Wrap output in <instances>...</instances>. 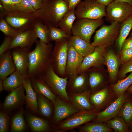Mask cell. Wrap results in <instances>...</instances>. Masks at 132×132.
I'll return each mask as SVG.
<instances>
[{
  "instance_id": "obj_51",
  "label": "cell",
  "mask_w": 132,
  "mask_h": 132,
  "mask_svg": "<svg viewBox=\"0 0 132 132\" xmlns=\"http://www.w3.org/2000/svg\"><path fill=\"white\" fill-rule=\"evenodd\" d=\"M115 1L128 3L132 6V0H115Z\"/></svg>"
},
{
  "instance_id": "obj_54",
  "label": "cell",
  "mask_w": 132,
  "mask_h": 132,
  "mask_svg": "<svg viewBox=\"0 0 132 132\" xmlns=\"http://www.w3.org/2000/svg\"><path fill=\"white\" fill-rule=\"evenodd\" d=\"M130 132H132V127L129 128Z\"/></svg>"
},
{
  "instance_id": "obj_50",
  "label": "cell",
  "mask_w": 132,
  "mask_h": 132,
  "mask_svg": "<svg viewBox=\"0 0 132 132\" xmlns=\"http://www.w3.org/2000/svg\"><path fill=\"white\" fill-rule=\"evenodd\" d=\"M22 0H11L10 4L14 10H15V6L19 3Z\"/></svg>"
},
{
  "instance_id": "obj_39",
  "label": "cell",
  "mask_w": 132,
  "mask_h": 132,
  "mask_svg": "<svg viewBox=\"0 0 132 132\" xmlns=\"http://www.w3.org/2000/svg\"><path fill=\"white\" fill-rule=\"evenodd\" d=\"M0 30L5 35L13 38L19 32L8 23L3 17H0Z\"/></svg>"
},
{
  "instance_id": "obj_19",
  "label": "cell",
  "mask_w": 132,
  "mask_h": 132,
  "mask_svg": "<svg viewBox=\"0 0 132 132\" xmlns=\"http://www.w3.org/2000/svg\"><path fill=\"white\" fill-rule=\"evenodd\" d=\"M91 92L89 89L78 93H68L70 102L79 110L95 109L90 101Z\"/></svg>"
},
{
  "instance_id": "obj_6",
  "label": "cell",
  "mask_w": 132,
  "mask_h": 132,
  "mask_svg": "<svg viewBox=\"0 0 132 132\" xmlns=\"http://www.w3.org/2000/svg\"><path fill=\"white\" fill-rule=\"evenodd\" d=\"M41 77L56 96L70 102L66 91L68 79L67 77H62L58 76L54 71L51 64Z\"/></svg>"
},
{
  "instance_id": "obj_20",
  "label": "cell",
  "mask_w": 132,
  "mask_h": 132,
  "mask_svg": "<svg viewBox=\"0 0 132 132\" xmlns=\"http://www.w3.org/2000/svg\"><path fill=\"white\" fill-rule=\"evenodd\" d=\"M83 57L72 46H69L66 70V76L68 79L75 74L82 62Z\"/></svg>"
},
{
  "instance_id": "obj_23",
  "label": "cell",
  "mask_w": 132,
  "mask_h": 132,
  "mask_svg": "<svg viewBox=\"0 0 132 132\" xmlns=\"http://www.w3.org/2000/svg\"><path fill=\"white\" fill-rule=\"evenodd\" d=\"M16 70L11 50L0 55V79L3 80Z\"/></svg>"
},
{
  "instance_id": "obj_46",
  "label": "cell",
  "mask_w": 132,
  "mask_h": 132,
  "mask_svg": "<svg viewBox=\"0 0 132 132\" xmlns=\"http://www.w3.org/2000/svg\"><path fill=\"white\" fill-rule=\"evenodd\" d=\"M11 0H0V3L3 7L4 12L14 11L10 5Z\"/></svg>"
},
{
  "instance_id": "obj_41",
  "label": "cell",
  "mask_w": 132,
  "mask_h": 132,
  "mask_svg": "<svg viewBox=\"0 0 132 132\" xmlns=\"http://www.w3.org/2000/svg\"><path fill=\"white\" fill-rule=\"evenodd\" d=\"M6 112L3 110L0 112V132H6L8 129L10 117Z\"/></svg>"
},
{
  "instance_id": "obj_29",
  "label": "cell",
  "mask_w": 132,
  "mask_h": 132,
  "mask_svg": "<svg viewBox=\"0 0 132 132\" xmlns=\"http://www.w3.org/2000/svg\"><path fill=\"white\" fill-rule=\"evenodd\" d=\"M75 9L69 10L60 22L58 27L67 34L71 36L73 25L77 18Z\"/></svg>"
},
{
  "instance_id": "obj_27",
  "label": "cell",
  "mask_w": 132,
  "mask_h": 132,
  "mask_svg": "<svg viewBox=\"0 0 132 132\" xmlns=\"http://www.w3.org/2000/svg\"><path fill=\"white\" fill-rule=\"evenodd\" d=\"M38 113L46 119L51 120L54 111L53 102L43 96L37 93Z\"/></svg>"
},
{
  "instance_id": "obj_37",
  "label": "cell",
  "mask_w": 132,
  "mask_h": 132,
  "mask_svg": "<svg viewBox=\"0 0 132 132\" xmlns=\"http://www.w3.org/2000/svg\"><path fill=\"white\" fill-rule=\"evenodd\" d=\"M11 126V132H21L24 130L26 124L23 111L18 112L13 116Z\"/></svg>"
},
{
  "instance_id": "obj_38",
  "label": "cell",
  "mask_w": 132,
  "mask_h": 132,
  "mask_svg": "<svg viewBox=\"0 0 132 132\" xmlns=\"http://www.w3.org/2000/svg\"><path fill=\"white\" fill-rule=\"evenodd\" d=\"M49 38L50 42H55L69 38L71 36L58 27L49 26Z\"/></svg>"
},
{
  "instance_id": "obj_8",
  "label": "cell",
  "mask_w": 132,
  "mask_h": 132,
  "mask_svg": "<svg viewBox=\"0 0 132 132\" xmlns=\"http://www.w3.org/2000/svg\"><path fill=\"white\" fill-rule=\"evenodd\" d=\"M105 6L98 3L96 0L81 1L75 9L77 19L86 18L97 20L106 16Z\"/></svg>"
},
{
  "instance_id": "obj_22",
  "label": "cell",
  "mask_w": 132,
  "mask_h": 132,
  "mask_svg": "<svg viewBox=\"0 0 132 132\" xmlns=\"http://www.w3.org/2000/svg\"><path fill=\"white\" fill-rule=\"evenodd\" d=\"M27 119L32 131L36 132H57L56 125L51 124L46 120L32 114L27 115Z\"/></svg>"
},
{
  "instance_id": "obj_21",
  "label": "cell",
  "mask_w": 132,
  "mask_h": 132,
  "mask_svg": "<svg viewBox=\"0 0 132 132\" xmlns=\"http://www.w3.org/2000/svg\"><path fill=\"white\" fill-rule=\"evenodd\" d=\"M119 62L117 55L113 50L110 49L105 52L104 64L107 67L109 80L112 84H115L118 75Z\"/></svg>"
},
{
  "instance_id": "obj_34",
  "label": "cell",
  "mask_w": 132,
  "mask_h": 132,
  "mask_svg": "<svg viewBox=\"0 0 132 132\" xmlns=\"http://www.w3.org/2000/svg\"><path fill=\"white\" fill-rule=\"evenodd\" d=\"M88 80L89 89L91 93L101 89L100 87L104 83V78L100 73L92 72L89 74Z\"/></svg>"
},
{
  "instance_id": "obj_26",
  "label": "cell",
  "mask_w": 132,
  "mask_h": 132,
  "mask_svg": "<svg viewBox=\"0 0 132 132\" xmlns=\"http://www.w3.org/2000/svg\"><path fill=\"white\" fill-rule=\"evenodd\" d=\"M26 92L25 101L27 107L33 113H38V106L36 93L33 88L31 79L28 77L23 84Z\"/></svg>"
},
{
  "instance_id": "obj_12",
  "label": "cell",
  "mask_w": 132,
  "mask_h": 132,
  "mask_svg": "<svg viewBox=\"0 0 132 132\" xmlns=\"http://www.w3.org/2000/svg\"><path fill=\"white\" fill-rule=\"evenodd\" d=\"M131 96L132 93L126 91L104 110L98 112L96 118L92 121L105 123L118 116L124 102Z\"/></svg>"
},
{
  "instance_id": "obj_18",
  "label": "cell",
  "mask_w": 132,
  "mask_h": 132,
  "mask_svg": "<svg viewBox=\"0 0 132 132\" xmlns=\"http://www.w3.org/2000/svg\"><path fill=\"white\" fill-rule=\"evenodd\" d=\"M86 72L75 75L68 79L67 87V93H78L89 89L88 76Z\"/></svg>"
},
{
  "instance_id": "obj_35",
  "label": "cell",
  "mask_w": 132,
  "mask_h": 132,
  "mask_svg": "<svg viewBox=\"0 0 132 132\" xmlns=\"http://www.w3.org/2000/svg\"><path fill=\"white\" fill-rule=\"evenodd\" d=\"M105 123L115 132H130L129 127L123 120L118 116Z\"/></svg>"
},
{
  "instance_id": "obj_16",
  "label": "cell",
  "mask_w": 132,
  "mask_h": 132,
  "mask_svg": "<svg viewBox=\"0 0 132 132\" xmlns=\"http://www.w3.org/2000/svg\"><path fill=\"white\" fill-rule=\"evenodd\" d=\"M25 90L22 85L10 92L2 104L3 110L9 112L25 104L26 103Z\"/></svg>"
},
{
  "instance_id": "obj_32",
  "label": "cell",
  "mask_w": 132,
  "mask_h": 132,
  "mask_svg": "<svg viewBox=\"0 0 132 132\" xmlns=\"http://www.w3.org/2000/svg\"><path fill=\"white\" fill-rule=\"evenodd\" d=\"M113 131L106 123L93 121L81 126L79 129L80 132H110Z\"/></svg>"
},
{
  "instance_id": "obj_52",
  "label": "cell",
  "mask_w": 132,
  "mask_h": 132,
  "mask_svg": "<svg viewBox=\"0 0 132 132\" xmlns=\"http://www.w3.org/2000/svg\"><path fill=\"white\" fill-rule=\"evenodd\" d=\"M4 90L3 80L0 79V92H1Z\"/></svg>"
},
{
  "instance_id": "obj_49",
  "label": "cell",
  "mask_w": 132,
  "mask_h": 132,
  "mask_svg": "<svg viewBox=\"0 0 132 132\" xmlns=\"http://www.w3.org/2000/svg\"><path fill=\"white\" fill-rule=\"evenodd\" d=\"M99 4L106 6H108L115 0H96Z\"/></svg>"
},
{
  "instance_id": "obj_40",
  "label": "cell",
  "mask_w": 132,
  "mask_h": 132,
  "mask_svg": "<svg viewBox=\"0 0 132 132\" xmlns=\"http://www.w3.org/2000/svg\"><path fill=\"white\" fill-rule=\"evenodd\" d=\"M15 10L22 12L34 13L36 11L28 0H22L15 6Z\"/></svg>"
},
{
  "instance_id": "obj_33",
  "label": "cell",
  "mask_w": 132,
  "mask_h": 132,
  "mask_svg": "<svg viewBox=\"0 0 132 132\" xmlns=\"http://www.w3.org/2000/svg\"><path fill=\"white\" fill-rule=\"evenodd\" d=\"M132 84V72L126 78L119 80L110 87L118 98L123 94L128 88Z\"/></svg>"
},
{
  "instance_id": "obj_36",
  "label": "cell",
  "mask_w": 132,
  "mask_h": 132,
  "mask_svg": "<svg viewBox=\"0 0 132 132\" xmlns=\"http://www.w3.org/2000/svg\"><path fill=\"white\" fill-rule=\"evenodd\" d=\"M33 28L39 40L46 44L50 42L49 38L48 26L37 20L34 25Z\"/></svg>"
},
{
  "instance_id": "obj_53",
  "label": "cell",
  "mask_w": 132,
  "mask_h": 132,
  "mask_svg": "<svg viewBox=\"0 0 132 132\" xmlns=\"http://www.w3.org/2000/svg\"><path fill=\"white\" fill-rule=\"evenodd\" d=\"M126 91L132 94V84L128 88Z\"/></svg>"
},
{
  "instance_id": "obj_56",
  "label": "cell",
  "mask_w": 132,
  "mask_h": 132,
  "mask_svg": "<svg viewBox=\"0 0 132 132\" xmlns=\"http://www.w3.org/2000/svg\"><path fill=\"white\" fill-rule=\"evenodd\" d=\"M43 0V1L44 2V1H47V0Z\"/></svg>"
},
{
  "instance_id": "obj_7",
  "label": "cell",
  "mask_w": 132,
  "mask_h": 132,
  "mask_svg": "<svg viewBox=\"0 0 132 132\" xmlns=\"http://www.w3.org/2000/svg\"><path fill=\"white\" fill-rule=\"evenodd\" d=\"M121 23L114 22L109 25H103L96 31L93 41L91 43L94 46L107 48L112 45L119 35Z\"/></svg>"
},
{
  "instance_id": "obj_4",
  "label": "cell",
  "mask_w": 132,
  "mask_h": 132,
  "mask_svg": "<svg viewBox=\"0 0 132 132\" xmlns=\"http://www.w3.org/2000/svg\"><path fill=\"white\" fill-rule=\"evenodd\" d=\"M0 17L19 32L33 28L37 19L34 13L14 10L4 12Z\"/></svg>"
},
{
  "instance_id": "obj_43",
  "label": "cell",
  "mask_w": 132,
  "mask_h": 132,
  "mask_svg": "<svg viewBox=\"0 0 132 132\" xmlns=\"http://www.w3.org/2000/svg\"><path fill=\"white\" fill-rule=\"evenodd\" d=\"M120 63L121 64L132 59V48L125 50L121 53Z\"/></svg>"
},
{
  "instance_id": "obj_31",
  "label": "cell",
  "mask_w": 132,
  "mask_h": 132,
  "mask_svg": "<svg viewBox=\"0 0 132 132\" xmlns=\"http://www.w3.org/2000/svg\"><path fill=\"white\" fill-rule=\"evenodd\" d=\"M132 28V15L121 23L120 32L117 40V44L121 52L123 43Z\"/></svg>"
},
{
  "instance_id": "obj_17",
  "label": "cell",
  "mask_w": 132,
  "mask_h": 132,
  "mask_svg": "<svg viewBox=\"0 0 132 132\" xmlns=\"http://www.w3.org/2000/svg\"><path fill=\"white\" fill-rule=\"evenodd\" d=\"M37 38L33 28L19 31L12 38L9 50L16 47L31 48Z\"/></svg>"
},
{
  "instance_id": "obj_1",
  "label": "cell",
  "mask_w": 132,
  "mask_h": 132,
  "mask_svg": "<svg viewBox=\"0 0 132 132\" xmlns=\"http://www.w3.org/2000/svg\"><path fill=\"white\" fill-rule=\"evenodd\" d=\"M35 43L29 56L28 77L30 78L41 76L51 64L53 49L50 42L46 44L39 40Z\"/></svg>"
},
{
  "instance_id": "obj_48",
  "label": "cell",
  "mask_w": 132,
  "mask_h": 132,
  "mask_svg": "<svg viewBox=\"0 0 132 132\" xmlns=\"http://www.w3.org/2000/svg\"><path fill=\"white\" fill-rule=\"evenodd\" d=\"M81 0H66L69 10L75 9Z\"/></svg>"
},
{
  "instance_id": "obj_25",
  "label": "cell",
  "mask_w": 132,
  "mask_h": 132,
  "mask_svg": "<svg viewBox=\"0 0 132 132\" xmlns=\"http://www.w3.org/2000/svg\"><path fill=\"white\" fill-rule=\"evenodd\" d=\"M68 44L69 46H72L83 57L93 52L95 47L90 43L76 35H71L69 37Z\"/></svg>"
},
{
  "instance_id": "obj_3",
  "label": "cell",
  "mask_w": 132,
  "mask_h": 132,
  "mask_svg": "<svg viewBox=\"0 0 132 132\" xmlns=\"http://www.w3.org/2000/svg\"><path fill=\"white\" fill-rule=\"evenodd\" d=\"M98 112L95 109L80 110L56 125L57 132H66L92 121L96 118Z\"/></svg>"
},
{
  "instance_id": "obj_9",
  "label": "cell",
  "mask_w": 132,
  "mask_h": 132,
  "mask_svg": "<svg viewBox=\"0 0 132 132\" xmlns=\"http://www.w3.org/2000/svg\"><path fill=\"white\" fill-rule=\"evenodd\" d=\"M102 19L93 20L86 18L77 19L74 22L72 29V34L78 36L90 43L93 33L98 27L104 23Z\"/></svg>"
},
{
  "instance_id": "obj_45",
  "label": "cell",
  "mask_w": 132,
  "mask_h": 132,
  "mask_svg": "<svg viewBox=\"0 0 132 132\" xmlns=\"http://www.w3.org/2000/svg\"><path fill=\"white\" fill-rule=\"evenodd\" d=\"M132 48V36L127 39H126L123 43L120 53L123 51Z\"/></svg>"
},
{
  "instance_id": "obj_42",
  "label": "cell",
  "mask_w": 132,
  "mask_h": 132,
  "mask_svg": "<svg viewBox=\"0 0 132 132\" xmlns=\"http://www.w3.org/2000/svg\"><path fill=\"white\" fill-rule=\"evenodd\" d=\"M131 72H132V59L122 64L118 73L119 80L124 78L126 76V74Z\"/></svg>"
},
{
  "instance_id": "obj_15",
  "label": "cell",
  "mask_w": 132,
  "mask_h": 132,
  "mask_svg": "<svg viewBox=\"0 0 132 132\" xmlns=\"http://www.w3.org/2000/svg\"><path fill=\"white\" fill-rule=\"evenodd\" d=\"M31 48L16 47L11 50L16 70L27 78L29 66V56Z\"/></svg>"
},
{
  "instance_id": "obj_55",
  "label": "cell",
  "mask_w": 132,
  "mask_h": 132,
  "mask_svg": "<svg viewBox=\"0 0 132 132\" xmlns=\"http://www.w3.org/2000/svg\"><path fill=\"white\" fill-rule=\"evenodd\" d=\"M130 35L131 36H132V32L130 34Z\"/></svg>"
},
{
  "instance_id": "obj_30",
  "label": "cell",
  "mask_w": 132,
  "mask_h": 132,
  "mask_svg": "<svg viewBox=\"0 0 132 132\" xmlns=\"http://www.w3.org/2000/svg\"><path fill=\"white\" fill-rule=\"evenodd\" d=\"M118 116L123 120L129 129L132 127V96L124 102Z\"/></svg>"
},
{
  "instance_id": "obj_28",
  "label": "cell",
  "mask_w": 132,
  "mask_h": 132,
  "mask_svg": "<svg viewBox=\"0 0 132 132\" xmlns=\"http://www.w3.org/2000/svg\"><path fill=\"white\" fill-rule=\"evenodd\" d=\"M26 78L16 70L3 80L4 90L11 92L22 85Z\"/></svg>"
},
{
  "instance_id": "obj_44",
  "label": "cell",
  "mask_w": 132,
  "mask_h": 132,
  "mask_svg": "<svg viewBox=\"0 0 132 132\" xmlns=\"http://www.w3.org/2000/svg\"><path fill=\"white\" fill-rule=\"evenodd\" d=\"M12 38L6 36L0 46V55L9 49Z\"/></svg>"
},
{
  "instance_id": "obj_11",
  "label": "cell",
  "mask_w": 132,
  "mask_h": 132,
  "mask_svg": "<svg viewBox=\"0 0 132 132\" xmlns=\"http://www.w3.org/2000/svg\"><path fill=\"white\" fill-rule=\"evenodd\" d=\"M117 98L110 86L91 93L90 101L94 109L99 112L105 110Z\"/></svg>"
},
{
  "instance_id": "obj_5",
  "label": "cell",
  "mask_w": 132,
  "mask_h": 132,
  "mask_svg": "<svg viewBox=\"0 0 132 132\" xmlns=\"http://www.w3.org/2000/svg\"><path fill=\"white\" fill-rule=\"evenodd\" d=\"M69 38L55 42L52 54L51 65L56 73L62 77H66V70Z\"/></svg>"
},
{
  "instance_id": "obj_14",
  "label": "cell",
  "mask_w": 132,
  "mask_h": 132,
  "mask_svg": "<svg viewBox=\"0 0 132 132\" xmlns=\"http://www.w3.org/2000/svg\"><path fill=\"white\" fill-rule=\"evenodd\" d=\"M106 49L102 47L95 46L93 52L83 57L82 62L75 75L86 72L91 67H98L104 64Z\"/></svg>"
},
{
  "instance_id": "obj_24",
  "label": "cell",
  "mask_w": 132,
  "mask_h": 132,
  "mask_svg": "<svg viewBox=\"0 0 132 132\" xmlns=\"http://www.w3.org/2000/svg\"><path fill=\"white\" fill-rule=\"evenodd\" d=\"M30 79L32 87L36 93L43 96L54 103L56 96L41 77Z\"/></svg>"
},
{
  "instance_id": "obj_2",
  "label": "cell",
  "mask_w": 132,
  "mask_h": 132,
  "mask_svg": "<svg viewBox=\"0 0 132 132\" xmlns=\"http://www.w3.org/2000/svg\"><path fill=\"white\" fill-rule=\"evenodd\" d=\"M69 10L66 0H48L34 13L38 20L47 26L58 27L59 23Z\"/></svg>"
},
{
  "instance_id": "obj_13",
  "label": "cell",
  "mask_w": 132,
  "mask_h": 132,
  "mask_svg": "<svg viewBox=\"0 0 132 132\" xmlns=\"http://www.w3.org/2000/svg\"><path fill=\"white\" fill-rule=\"evenodd\" d=\"M53 103L54 113L51 120L55 125L80 110L70 102L65 101L57 96Z\"/></svg>"
},
{
  "instance_id": "obj_47",
  "label": "cell",
  "mask_w": 132,
  "mask_h": 132,
  "mask_svg": "<svg viewBox=\"0 0 132 132\" xmlns=\"http://www.w3.org/2000/svg\"><path fill=\"white\" fill-rule=\"evenodd\" d=\"M33 8L36 10L40 9L44 3L43 0H28Z\"/></svg>"
},
{
  "instance_id": "obj_10",
  "label": "cell",
  "mask_w": 132,
  "mask_h": 132,
  "mask_svg": "<svg viewBox=\"0 0 132 132\" xmlns=\"http://www.w3.org/2000/svg\"><path fill=\"white\" fill-rule=\"evenodd\" d=\"M132 15V6L125 2L115 0L107 6L106 20L110 23H121Z\"/></svg>"
}]
</instances>
